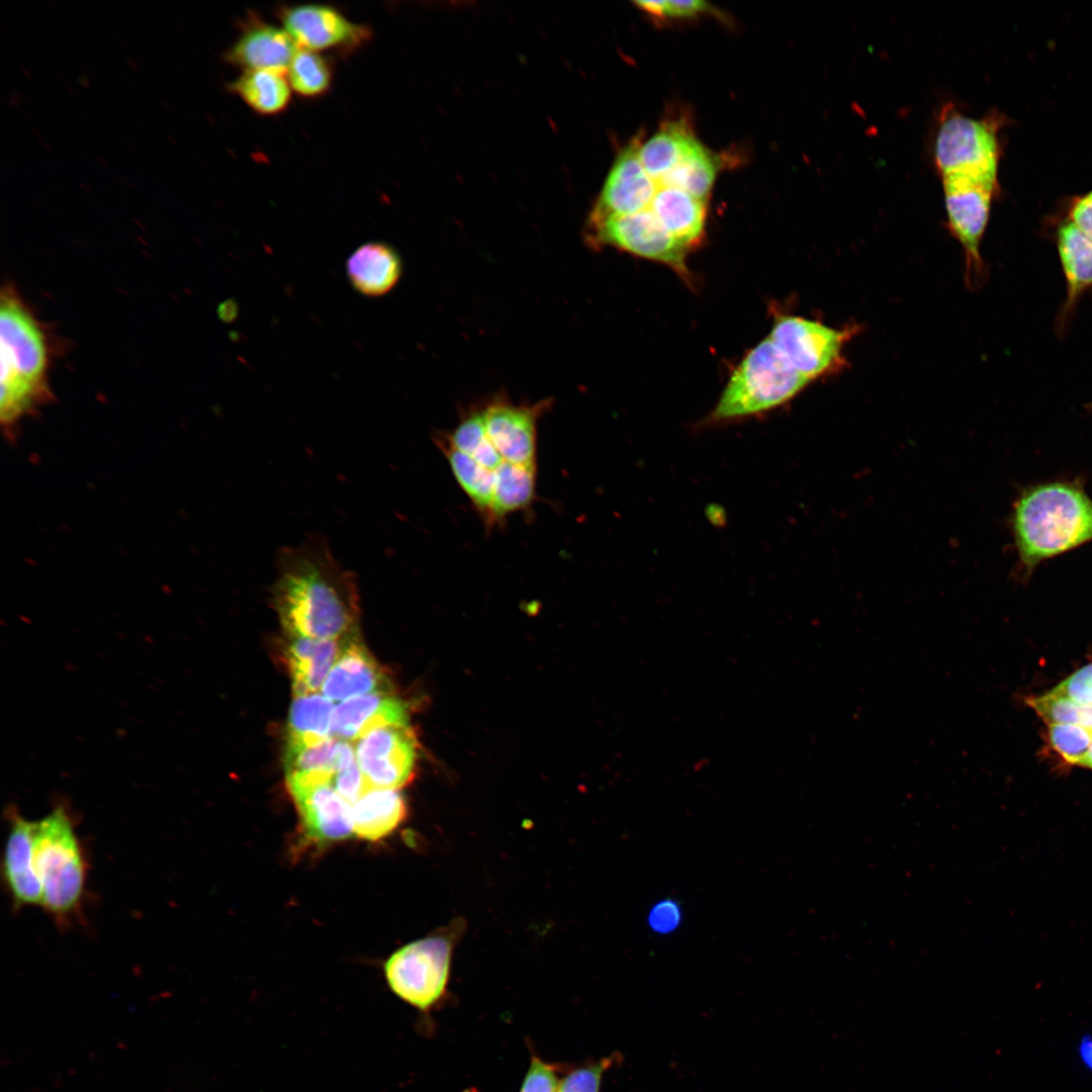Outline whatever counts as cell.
Listing matches in <instances>:
<instances>
[{"label":"cell","mask_w":1092,"mask_h":1092,"mask_svg":"<svg viewBox=\"0 0 1092 1092\" xmlns=\"http://www.w3.org/2000/svg\"><path fill=\"white\" fill-rule=\"evenodd\" d=\"M272 602L291 638L340 639L355 625V573L321 535L277 551Z\"/></svg>","instance_id":"1"},{"label":"cell","mask_w":1092,"mask_h":1092,"mask_svg":"<svg viewBox=\"0 0 1092 1092\" xmlns=\"http://www.w3.org/2000/svg\"><path fill=\"white\" fill-rule=\"evenodd\" d=\"M0 421L5 437L14 441L20 423L55 400L49 374L57 346L12 283L0 292Z\"/></svg>","instance_id":"2"},{"label":"cell","mask_w":1092,"mask_h":1092,"mask_svg":"<svg viewBox=\"0 0 1092 1092\" xmlns=\"http://www.w3.org/2000/svg\"><path fill=\"white\" fill-rule=\"evenodd\" d=\"M1012 532L1026 574L1041 561L1092 540V499L1076 481L1024 489L1012 513Z\"/></svg>","instance_id":"3"},{"label":"cell","mask_w":1092,"mask_h":1092,"mask_svg":"<svg viewBox=\"0 0 1092 1092\" xmlns=\"http://www.w3.org/2000/svg\"><path fill=\"white\" fill-rule=\"evenodd\" d=\"M34 866L41 883V907L59 927L80 919L86 894L88 859L65 801L34 821Z\"/></svg>","instance_id":"4"},{"label":"cell","mask_w":1092,"mask_h":1092,"mask_svg":"<svg viewBox=\"0 0 1092 1092\" xmlns=\"http://www.w3.org/2000/svg\"><path fill=\"white\" fill-rule=\"evenodd\" d=\"M811 381L798 373L769 341L751 349L730 376L706 424L720 425L769 412Z\"/></svg>","instance_id":"5"},{"label":"cell","mask_w":1092,"mask_h":1092,"mask_svg":"<svg viewBox=\"0 0 1092 1092\" xmlns=\"http://www.w3.org/2000/svg\"><path fill=\"white\" fill-rule=\"evenodd\" d=\"M997 114L981 119L945 104L938 116L933 162L939 178H959L998 185L1000 156Z\"/></svg>","instance_id":"6"},{"label":"cell","mask_w":1092,"mask_h":1092,"mask_svg":"<svg viewBox=\"0 0 1092 1092\" xmlns=\"http://www.w3.org/2000/svg\"><path fill=\"white\" fill-rule=\"evenodd\" d=\"M456 928L415 940L397 949L384 965L391 991L428 1016L445 1000Z\"/></svg>","instance_id":"7"},{"label":"cell","mask_w":1092,"mask_h":1092,"mask_svg":"<svg viewBox=\"0 0 1092 1092\" xmlns=\"http://www.w3.org/2000/svg\"><path fill=\"white\" fill-rule=\"evenodd\" d=\"M856 332V326L836 329L816 320L779 314L768 339L785 360L812 382L843 369L844 348Z\"/></svg>","instance_id":"8"},{"label":"cell","mask_w":1092,"mask_h":1092,"mask_svg":"<svg viewBox=\"0 0 1092 1092\" xmlns=\"http://www.w3.org/2000/svg\"><path fill=\"white\" fill-rule=\"evenodd\" d=\"M589 247H613L631 255L664 264L688 278V249L677 242L648 207L644 210L585 223Z\"/></svg>","instance_id":"9"},{"label":"cell","mask_w":1092,"mask_h":1092,"mask_svg":"<svg viewBox=\"0 0 1092 1092\" xmlns=\"http://www.w3.org/2000/svg\"><path fill=\"white\" fill-rule=\"evenodd\" d=\"M941 184L946 225L964 251L966 282L980 287L987 278L981 243L998 186L961 179H941Z\"/></svg>","instance_id":"10"},{"label":"cell","mask_w":1092,"mask_h":1092,"mask_svg":"<svg viewBox=\"0 0 1092 1092\" xmlns=\"http://www.w3.org/2000/svg\"><path fill=\"white\" fill-rule=\"evenodd\" d=\"M276 14L297 48L316 53L349 54L372 37L368 25L355 23L339 9L325 4L282 6Z\"/></svg>","instance_id":"11"},{"label":"cell","mask_w":1092,"mask_h":1092,"mask_svg":"<svg viewBox=\"0 0 1092 1092\" xmlns=\"http://www.w3.org/2000/svg\"><path fill=\"white\" fill-rule=\"evenodd\" d=\"M354 743L359 767L372 788L398 790L411 780L417 742L408 723L373 728Z\"/></svg>","instance_id":"12"},{"label":"cell","mask_w":1092,"mask_h":1092,"mask_svg":"<svg viewBox=\"0 0 1092 1092\" xmlns=\"http://www.w3.org/2000/svg\"><path fill=\"white\" fill-rule=\"evenodd\" d=\"M639 146L635 139L619 153L585 223L635 213L650 206L658 183L642 166Z\"/></svg>","instance_id":"13"},{"label":"cell","mask_w":1092,"mask_h":1092,"mask_svg":"<svg viewBox=\"0 0 1092 1092\" xmlns=\"http://www.w3.org/2000/svg\"><path fill=\"white\" fill-rule=\"evenodd\" d=\"M6 818L2 882L14 909L41 906L42 888L34 866V821L24 818L15 807L6 810Z\"/></svg>","instance_id":"14"},{"label":"cell","mask_w":1092,"mask_h":1092,"mask_svg":"<svg viewBox=\"0 0 1092 1092\" xmlns=\"http://www.w3.org/2000/svg\"><path fill=\"white\" fill-rule=\"evenodd\" d=\"M289 793L308 838L316 842L338 841L354 832L352 805L330 782L288 781Z\"/></svg>","instance_id":"15"},{"label":"cell","mask_w":1092,"mask_h":1092,"mask_svg":"<svg viewBox=\"0 0 1092 1092\" xmlns=\"http://www.w3.org/2000/svg\"><path fill=\"white\" fill-rule=\"evenodd\" d=\"M296 50L297 46L283 27L250 15L224 59L243 71L268 70L287 75Z\"/></svg>","instance_id":"16"},{"label":"cell","mask_w":1092,"mask_h":1092,"mask_svg":"<svg viewBox=\"0 0 1092 1092\" xmlns=\"http://www.w3.org/2000/svg\"><path fill=\"white\" fill-rule=\"evenodd\" d=\"M321 691L335 703L368 694L390 692V688L384 672L367 649L352 640L341 647Z\"/></svg>","instance_id":"17"},{"label":"cell","mask_w":1092,"mask_h":1092,"mask_svg":"<svg viewBox=\"0 0 1092 1092\" xmlns=\"http://www.w3.org/2000/svg\"><path fill=\"white\" fill-rule=\"evenodd\" d=\"M408 723L404 704L389 692L373 693L339 703L334 709L331 737L348 742L373 728Z\"/></svg>","instance_id":"18"},{"label":"cell","mask_w":1092,"mask_h":1092,"mask_svg":"<svg viewBox=\"0 0 1092 1092\" xmlns=\"http://www.w3.org/2000/svg\"><path fill=\"white\" fill-rule=\"evenodd\" d=\"M1056 243L1066 280V298L1058 324L1062 329L1082 295L1092 288V240L1067 221L1058 229Z\"/></svg>","instance_id":"19"},{"label":"cell","mask_w":1092,"mask_h":1092,"mask_svg":"<svg viewBox=\"0 0 1092 1092\" xmlns=\"http://www.w3.org/2000/svg\"><path fill=\"white\" fill-rule=\"evenodd\" d=\"M706 202L677 188L658 185L649 208L663 228L689 250L704 237Z\"/></svg>","instance_id":"20"},{"label":"cell","mask_w":1092,"mask_h":1092,"mask_svg":"<svg viewBox=\"0 0 1092 1092\" xmlns=\"http://www.w3.org/2000/svg\"><path fill=\"white\" fill-rule=\"evenodd\" d=\"M401 272L398 254L384 243L362 245L347 261L351 284L367 296H380L390 291L398 282Z\"/></svg>","instance_id":"21"},{"label":"cell","mask_w":1092,"mask_h":1092,"mask_svg":"<svg viewBox=\"0 0 1092 1092\" xmlns=\"http://www.w3.org/2000/svg\"><path fill=\"white\" fill-rule=\"evenodd\" d=\"M286 660L294 697L316 693L335 664L341 647L333 639L292 638Z\"/></svg>","instance_id":"22"},{"label":"cell","mask_w":1092,"mask_h":1092,"mask_svg":"<svg viewBox=\"0 0 1092 1092\" xmlns=\"http://www.w3.org/2000/svg\"><path fill=\"white\" fill-rule=\"evenodd\" d=\"M354 833L375 841L391 833L404 819L405 801L398 790L370 788L352 805Z\"/></svg>","instance_id":"23"},{"label":"cell","mask_w":1092,"mask_h":1092,"mask_svg":"<svg viewBox=\"0 0 1092 1092\" xmlns=\"http://www.w3.org/2000/svg\"><path fill=\"white\" fill-rule=\"evenodd\" d=\"M228 89L254 112L265 116L282 113L292 98L287 75L268 70L243 71Z\"/></svg>","instance_id":"24"},{"label":"cell","mask_w":1092,"mask_h":1092,"mask_svg":"<svg viewBox=\"0 0 1092 1092\" xmlns=\"http://www.w3.org/2000/svg\"><path fill=\"white\" fill-rule=\"evenodd\" d=\"M342 740L328 737L317 740L286 739L285 777L331 781L337 771Z\"/></svg>","instance_id":"25"},{"label":"cell","mask_w":1092,"mask_h":1092,"mask_svg":"<svg viewBox=\"0 0 1092 1092\" xmlns=\"http://www.w3.org/2000/svg\"><path fill=\"white\" fill-rule=\"evenodd\" d=\"M698 140L684 121H668L644 144L638 155L648 175L655 181L671 170Z\"/></svg>","instance_id":"26"},{"label":"cell","mask_w":1092,"mask_h":1092,"mask_svg":"<svg viewBox=\"0 0 1092 1092\" xmlns=\"http://www.w3.org/2000/svg\"><path fill=\"white\" fill-rule=\"evenodd\" d=\"M717 167L712 154L697 141L682 159L656 182L660 186L682 190L707 201Z\"/></svg>","instance_id":"27"},{"label":"cell","mask_w":1092,"mask_h":1092,"mask_svg":"<svg viewBox=\"0 0 1092 1092\" xmlns=\"http://www.w3.org/2000/svg\"><path fill=\"white\" fill-rule=\"evenodd\" d=\"M334 702L323 694L295 696L290 706L287 737L317 740L331 737Z\"/></svg>","instance_id":"28"},{"label":"cell","mask_w":1092,"mask_h":1092,"mask_svg":"<svg viewBox=\"0 0 1092 1092\" xmlns=\"http://www.w3.org/2000/svg\"><path fill=\"white\" fill-rule=\"evenodd\" d=\"M334 70L321 53L297 48L287 71L292 91L306 99L325 96L331 90Z\"/></svg>","instance_id":"29"},{"label":"cell","mask_w":1092,"mask_h":1092,"mask_svg":"<svg viewBox=\"0 0 1092 1092\" xmlns=\"http://www.w3.org/2000/svg\"><path fill=\"white\" fill-rule=\"evenodd\" d=\"M1026 704L1048 725L1076 724L1092 731V706L1080 705L1054 689L1037 697H1028Z\"/></svg>","instance_id":"30"},{"label":"cell","mask_w":1092,"mask_h":1092,"mask_svg":"<svg viewBox=\"0 0 1092 1092\" xmlns=\"http://www.w3.org/2000/svg\"><path fill=\"white\" fill-rule=\"evenodd\" d=\"M622 1060L616 1052L599 1060L565 1068L557 1092H600L605 1073Z\"/></svg>","instance_id":"31"},{"label":"cell","mask_w":1092,"mask_h":1092,"mask_svg":"<svg viewBox=\"0 0 1092 1092\" xmlns=\"http://www.w3.org/2000/svg\"><path fill=\"white\" fill-rule=\"evenodd\" d=\"M331 784L350 805H354L372 788L359 767L351 742L342 740L339 765Z\"/></svg>","instance_id":"32"},{"label":"cell","mask_w":1092,"mask_h":1092,"mask_svg":"<svg viewBox=\"0 0 1092 1092\" xmlns=\"http://www.w3.org/2000/svg\"><path fill=\"white\" fill-rule=\"evenodd\" d=\"M1051 746L1068 762L1079 764L1087 754L1092 731L1076 724L1048 725Z\"/></svg>","instance_id":"33"},{"label":"cell","mask_w":1092,"mask_h":1092,"mask_svg":"<svg viewBox=\"0 0 1092 1092\" xmlns=\"http://www.w3.org/2000/svg\"><path fill=\"white\" fill-rule=\"evenodd\" d=\"M565 1067L543 1060L531 1051L530 1065L523 1079L520 1092H557L559 1075Z\"/></svg>","instance_id":"34"},{"label":"cell","mask_w":1092,"mask_h":1092,"mask_svg":"<svg viewBox=\"0 0 1092 1092\" xmlns=\"http://www.w3.org/2000/svg\"><path fill=\"white\" fill-rule=\"evenodd\" d=\"M1054 690L1080 705L1092 706V663L1076 670Z\"/></svg>","instance_id":"35"},{"label":"cell","mask_w":1092,"mask_h":1092,"mask_svg":"<svg viewBox=\"0 0 1092 1092\" xmlns=\"http://www.w3.org/2000/svg\"><path fill=\"white\" fill-rule=\"evenodd\" d=\"M1068 217V221L1092 240V191L1072 202Z\"/></svg>","instance_id":"36"},{"label":"cell","mask_w":1092,"mask_h":1092,"mask_svg":"<svg viewBox=\"0 0 1092 1092\" xmlns=\"http://www.w3.org/2000/svg\"><path fill=\"white\" fill-rule=\"evenodd\" d=\"M711 10L710 5L700 0H669L664 2L662 19H682L696 17Z\"/></svg>","instance_id":"37"},{"label":"cell","mask_w":1092,"mask_h":1092,"mask_svg":"<svg viewBox=\"0 0 1092 1092\" xmlns=\"http://www.w3.org/2000/svg\"><path fill=\"white\" fill-rule=\"evenodd\" d=\"M678 921V909L669 902H663L653 909L650 923L655 930L667 931L675 927Z\"/></svg>","instance_id":"38"},{"label":"cell","mask_w":1092,"mask_h":1092,"mask_svg":"<svg viewBox=\"0 0 1092 1092\" xmlns=\"http://www.w3.org/2000/svg\"><path fill=\"white\" fill-rule=\"evenodd\" d=\"M1077 1056L1083 1068L1092 1073V1034H1084L1077 1044Z\"/></svg>","instance_id":"39"},{"label":"cell","mask_w":1092,"mask_h":1092,"mask_svg":"<svg viewBox=\"0 0 1092 1092\" xmlns=\"http://www.w3.org/2000/svg\"><path fill=\"white\" fill-rule=\"evenodd\" d=\"M1078 765L1088 767V768H1092V740H1091V744H1090V747H1089V750H1088L1087 754L1080 761V763Z\"/></svg>","instance_id":"40"}]
</instances>
